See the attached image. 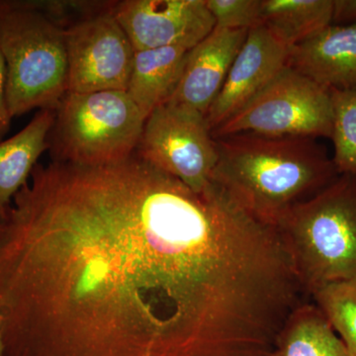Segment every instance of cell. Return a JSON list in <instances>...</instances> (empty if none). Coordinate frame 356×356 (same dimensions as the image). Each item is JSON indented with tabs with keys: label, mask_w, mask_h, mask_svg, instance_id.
<instances>
[{
	"label": "cell",
	"mask_w": 356,
	"mask_h": 356,
	"mask_svg": "<svg viewBox=\"0 0 356 356\" xmlns=\"http://www.w3.org/2000/svg\"><path fill=\"white\" fill-rule=\"evenodd\" d=\"M295 292L275 229L136 154L37 163L0 217L3 356H270Z\"/></svg>",
	"instance_id": "1"
},
{
	"label": "cell",
	"mask_w": 356,
	"mask_h": 356,
	"mask_svg": "<svg viewBox=\"0 0 356 356\" xmlns=\"http://www.w3.org/2000/svg\"><path fill=\"white\" fill-rule=\"evenodd\" d=\"M215 140L218 161L211 181L248 216L274 229L293 207L339 177L313 138L241 133Z\"/></svg>",
	"instance_id": "2"
},
{
	"label": "cell",
	"mask_w": 356,
	"mask_h": 356,
	"mask_svg": "<svg viewBox=\"0 0 356 356\" xmlns=\"http://www.w3.org/2000/svg\"><path fill=\"white\" fill-rule=\"evenodd\" d=\"M307 297L327 285L356 280V178L339 175L293 207L277 228Z\"/></svg>",
	"instance_id": "3"
},
{
	"label": "cell",
	"mask_w": 356,
	"mask_h": 356,
	"mask_svg": "<svg viewBox=\"0 0 356 356\" xmlns=\"http://www.w3.org/2000/svg\"><path fill=\"white\" fill-rule=\"evenodd\" d=\"M0 51L11 117L56 109L67 92L65 30L34 0H0Z\"/></svg>",
	"instance_id": "4"
},
{
	"label": "cell",
	"mask_w": 356,
	"mask_h": 356,
	"mask_svg": "<svg viewBox=\"0 0 356 356\" xmlns=\"http://www.w3.org/2000/svg\"><path fill=\"white\" fill-rule=\"evenodd\" d=\"M49 135L53 161L113 165L135 154L144 115L126 91L67 92L55 110Z\"/></svg>",
	"instance_id": "5"
},
{
	"label": "cell",
	"mask_w": 356,
	"mask_h": 356,
	"mask_svg": "<svg viewBox=\"0 0 356 356\" xmlns=\"http://www.w3.org/2000/svg\"><path fill=\"white\" fill-rule=\"evenodd\" d=\"M331 90L286 67L240 112L212 131L214 139L241 133L331 139Z\"/></svg>",
	"instance_id": "6"
},
{
	"label": "cell",
	"mask_w": 356,
	"mask_h": 356,
	"mask_svg": "<svg viewBox=\"0 0 356 356\" xmlns=\"http://www.w3.org/2000/svg\"><path fill=\"white\" fill-rule=\"evenodd\" d=\"M135 154L195 192L211 184L218 161L216 140L206 115L172 102L147 117Z\"/></svg>",
	"instance_id": "7"
},
{
	"label": "cell",
	"mask_w": 356,
	"mask_h": 356,
	"mask_svg": "<svg viewBox=\"0 0 356 356\" xmlns=\"http://www.w3.org/2000/svg\"><path fill=\"white\" fill-rule=\"evenodd\" d=\"M114 6L65 30L67 92L127 90L135 50L115 18Z\"/></svg>",
	"instance_id": "8"
},
{
	"label": "cell",
	"mask_w": 356,
	"mask_h": 356,
	"mask_svg": "<svg viewBox=\"0 0 356 356\" xmlns=\"http://www.w3.org/2000/svg\"><path fill=\"white\" fill-rule=\"evenodd\" d=\"M113 14L135 51L191 50L216 26L206 0H123L115 2Z\"/></svg>",
	"instance_id": "9"
},
{
	"label": "cell",
	"mask_w": 356,
	"mask_h": 356,
	"mask_svg": "<svg viewBox=\"0 0 356 356\" xmlns=\"http://www.w3.org/2000/svg\"><path fill=\"white\" fill-rule=\"evenodd\" d=\"M289 49L259 24L247 39L232 65L224 86L207 114L215 130L254 100L287 67Z\"/></svg>",
	"instance_id": "10"
},
{
	"label": "cell",
	"mask_w": 356,
	"mask_h": 356,
	"mask_svg": "<svg viewBox=\"0 0 356 356\" xmlns=\"http://www.w3.org/2000/svg\"><path fill=\"white\" fill-rule=\"evenodd\" d=\"M248 32L215 28L189 50L179 83L168 102L186 105L207 114L247 39Z\"/></svg>",
	"instance_id": "11"
},
{
	"label": "cell",
	"mask_w": 356,
	"mask_h": 356,
	"mask_svg": "<svg viewBox=\"0 0 356 356\" xmlns=\"http://www.w3.org/2000/svg\"><path fill=\"white\" fill-rule=\"evenodd\" d=\"M287 67L330 90L356 88V24L327 26L293 47Z\"/></svg>",
	"instance_id": "12"
},
{
	"label": "cell",
	"mask_w": 356,
	"mask_h": 356,
	"mask_svg": "<svg viewBox=\"0 0 356 356\" xmlns=\"http://www.w3.org/2000/svg\"><path fill=\"white\" fill-rule=\"evenodd\" d=\"M56 109H42L24 129L0 142V217L29 181L38 159L50 147L49 135Z\"/></svg>",
	"instance_id": "13"
},
{
	"label": "cell",
	"mask_w": 356,
	"mask_h": 356,
	"mask_svg": "<svg viewBox=\"0 0 356 356\" xmlns=\"http://www.w3.org/2000/svg\"><path fill=\"white\" fill-rule=\"evenodd\" d=\"M188 51L182 47L135 51L126 92L146 120L154 109L172 97L184 72Z\"/></svg>",
	"instance_id": "14"
},
{
	"label": "cell",
	"mask_w": 356,
	"mask_h": 356,
	"mask_svg": "<svg viewBox=\"0 0 356 356\" xmlns=\"http://www.w3.org/2000/svg\"><path fill=\"white\" fill-rule=\"evenodd\" d=\"M271 356H350L325 314L304 302L291 312L274 343Z\"/></svg>",
	"instance_id": "15"
},
{
	"label": "cell",
	"mask_w": 356,
	"mask_h": 356,
	"mask_svg": "<svg viewBox=\"0 0 356 356\" xmlns=\"http://www.w3.org/2000/svg\"><path fill=\"white\" fill-rule=\"evenodd\" d=\"M334 0H261V24L288 49L332 24Z\"/></svg>",
	"instance_id": "16"
},
{
	"label": "cell",
	"mask_w": 356,
	"mask_h": 356,
	"mask_svg": "<svg viewBox=\"0 0 356 356\" xmlns=\"http://www.w3.org/2000/svg\"><path fill=\"white\" fill-rule=\"evenodd\" d=\"M332 163L339 175L356 178V88L332 89Z\"/></svg>",
	"instance_id": "17"
},
{
	"label": "cell",
	"mask_w": 356,
	"mask_h": 356,
	"mask_svg": "<svg viewBox=\"0 0 356 356\" xmlns=\"http://www.w3.org/2000/svg\"><path fill=\"white\" fill-rule=\"evenodd\" d=\"M312 298L329 320L348 355L356 356V280L327 285L314 293Z\"/></svg>",
	"instance_id": "18"
},
{
	"label": "cell",
	"mask_w": 356,
	"mask_h": 356,
	"mask_svg": "<svg viewBox=\"0 0 356 356\" xmlns=\"http://www.w3.org/2000/svg\"><path fill=\"white\" fill-rule=\"evenodd\" d=\"M219 29L250 30L261 24V0H206Z\"/></svg>",
	"instance_id": "19"
},
{
	"label": "cell",
	"mask_w": 356,
	"mask_h": 356,
	"mask_svg": "<svg viewBox=\"0 0 356 356\" xmlns=\"http://www.w3.org/2000/svg\"><path fill=\"white\" fill-rule=\"evenodd\" d=\"M6 99V70L3 57L0 51V142L10 129L13 120Z\"/></svg>",
	"instance_id": "20"
},
{
	"label": "cell",
	"mask_w": 356,
	"mask_h": 356,
	"mask_svg": "<svg viewBox=\"0 0 356 356\" xmlns=\"http://www.w3.org/2000/svg\"><path fill=\"white\" fill-rule=\"evenodd\" d=\"M356 24V0H334L331 25Z\"/></svg>",
	"instance_id": "21"
},
{
	"label": "cell",
	"mask_w": 356,
	"mask_h": 356,
	"mask_svg": "<svg viewBox=\"0 0 356 356\" xmlns=\"http://www.w3.org/2000/svg\"><path fill=\"white\" fill-rule=\"evenodd\" d=\"M0 356H3V341L1 334V318H0Z\"/></svg>",
	"instance_id": "22"
}]
</instances>
